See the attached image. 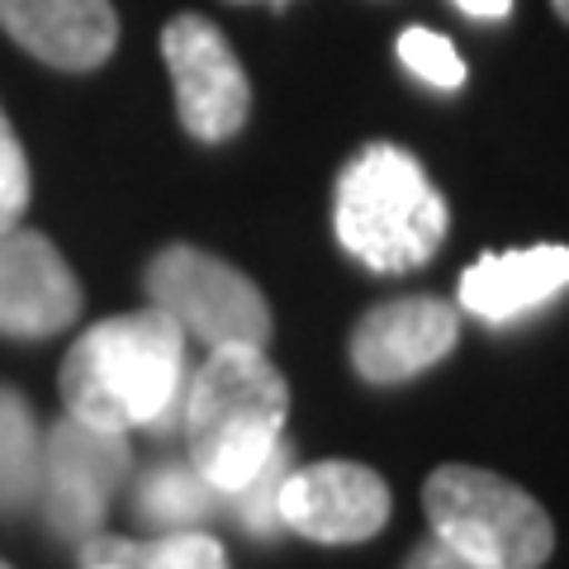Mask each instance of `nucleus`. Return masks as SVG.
<instances>
[{"mask_svg":"<svg viewBox=\"0 0 569 569\" xmlns=\"http://www.w3.org/2000/svg\"><path fill=\"white\" fill-rule=\"evenodd\" d=\"M58 380L67 418L104 432H167L186 399V332L152 305L104 318L67 351Z\"/></svg>","mask_w":569,"mask_h":569,"instance_id":"f257e3e1","label":"nucleus"},{"mask_svg":"<svg viewBox=\"0 0 569 569\" xmlns=\"http://www.w3.org/2000/svg\"><path fill=\"white\" fill-rule=\"evenodd\" d=\"M290 385L266 347H219L186 389L190 466L223 498L252 479L284 441Z\"/></svg>","mask_w":569,"mask_h":569,"instance_id":"f03ea898","label":"nucleus"},{"mask_svg":"<svg viewBox=\"0 0 569 569\" xmlns=\"http://www.w3.org/2000/svg\"><path fill=\"white\" fill-rule=\"evenodd\" d=\"M332 223L337 242L370 271H418L447 242V200L408 148L370 142L337 181Z\"/></svg>","mask_w":569,"mask_h":569,"instance_id":"7ed1b4c3","label":"nucleus"},{"mask_svg":"<svg viewBox=\"0 0 569 569\" xmlns=\"http://www.w3.org/2000/svg\"><path fill=\"white\" fill-rule=\"evenodd\" d=\"M432 537L479 569H541L556 550V522L522 485L479 470L437 466L422 485Z\"/></svg>","mask_w":569,"mask_h":569,"instance_id":"20e7f679","label":"nucleus"},{"mask_svg":"<svg viewBox=\"0 0 569 569\" xmlns=\"http://www.w3.org/2000/svg\"><path fill=\"white\" fill-rule=\"evenodd\" d=\"M148 299L176 328L209 351L219 347H266L271 342V305L238 266L209 257L200 247H162L148 261Z\"/></svg>","mask_w":569,"mask_h":569,"instance_id":"39448f33","label":"nucleus"},{"mask_svg":"<svg viewBox=\"0 0 569 569\" xmlns=\"http://www.w3.org/2000/svg\"><path fill=\"white\" fill-rule=\"evenodd\" d=\"M123 475H129V437L62 418L43 441L39 498L48 527L67 541H91Z\"/></svg>","mask_w":569,"mask_h":569,"instance_id":"423d86ee","label":"nucleus"},{"mask_svg":"<svg viewBox=\"0 0 569 569\" xmlns=\"http://www.w3.org/2000/svg\"><path fill=\"white\" fill-rule=\"evenodd\" d=\"M162 58L176 86V110L190 138L228 142L252 110V86L238 52L204 14H176L162 29Z\"/></svg>","mask_w":569,"mask_h":569,"instance_id":"0eeeda50","label":"nucleus"},{"mask_svg":"<svg viewBox=\"0 0 569 569\" xmlns=\"http://www.w3.org/2000/svg\"><path fill=\"white\" fill-rule=\"evenodd\" d=\"M280 527L305 541L356 546L370 541L389 522V485L356 460H318L284 475L280 485Z\"/></svg>","mask_w":569,"mask_h":569,"instance_id":"6e6552de","label":"nucleus"},{"mask_svg":"<svg viewBox=\"0 0 569 569\" xmlns=\"http://www.w3.org/2000/svg\"><path fill=\"white\" fill-rule=\"evenodd\" d=\"M460 337V309L447 299H385L351 328V366L370 385H403L447 361Z\"/></svg>","mask_w":569,"mask_h":569,"instance_id":"1a4fd4ad","label":"nucleus"},{"mask_svg":"<svg viewBox=\"0 0 569 569\" xmlns=\"http://www.w3.org/2000/svg\"><path fill=\"white\" fill-rule=\"evenodd\" d=\"M81 284L43 233L0 228V332L6 337H52L77 323Z\"/></svg>","mask_w":569,"mask_h":569,"instance_id":"9d476101","label":"nucleus"},{"mask_svg":"<svg viewBox=\"0 0 569 569\" xmlns=\"http://www.w3.org/2000/svg\"><path fill=\"white\" fill-rule=\"evenodd\" d=\"M0 29L58 71H96L119 43L110 0H0Z\"/></svg>","mask_w":569,"mask_h":569,"instance_id":"9b49d317","label":"nucleus"},{"mask_svg":"<svg viewBox=\"0 0 569 569\" xmlns=\"http://www.w3.org/2000/svg\"><path fill=\"white\" fill-rule=\"evenodd\" d=\"M569 290V247L541 242L522 252H489L460 276V309L485 323H512Z\"/></svg>","mask_w":569,"mask_h":569,"instance_id":"f8f14e48","label":"nucleus"},{"mask_svg":"<svg viewBox=\"0 0 569 569\" xmlns=\"http://www.w3.org/2000/svg\"><path fill=\"white\" fill-rule=\"evenodd\" d=\"M86 565H114V569H228L223 546L200 527L162 531L152 541H119V537H91L81 541Z\"/></svg>","mask_w":569,"mask_h":569,"instance_id":"ddd939ff","label":"nucleus"},{"mask_svg":"<svg viewBox=\"0 0 569 569\" xmlns=\"http://www.w3.org/2000/svg\"><path fill=\"white\" fill-rule=\"evenodd\" d=\"M43 437L24 395L0 385V512H20L39 498Z\"/></svg>","mask_w":569,"mask_h":569,"instance_id":"4468645a","label":"nucleus"},{"mask_svg":"<svg viewBox=\"0 0 569 569\" xmlns=\"http://www.w3.org/2000/svg\"><path fill=\"white\" fill-rule=\"evenodd\" d=\"M138 518L157 531H186L209 522L223 508V493L204 485L194 466H157L152 475H142L138 485Z\"/></svg>","mask_w":569,"mask_h":569,"instance_id":"2eb2a0df","label":"nucleus"},{"mask_svg":"<svg viewBox=\"0 0 569 569\" xmlns=\"http://www.w3.org/2000/svg\"><path fill=\"white\" fill-rule=\"evenodd\" d=\"M295 470V456H290V441H280V447L266 456V466L247 479V485L238 493H228L223 503L233 508V518L252 531V537H276L280 531V485H284V475Z\"/></svg>","mask_w":569,"mask_h":569,"instance_id":"dca6fc26","label":"nucleus"},{"mask_svg":"<svg viewBox=\"0 0 569 569\" xmlns=\"http://www.w3.org/2000/svg\"><path fill=\"white\" fill-rule=\"evenodd\" d=\"M399 62L413 71L418 81L437 86V91H460L466 86V62L451 39H441L432 29H403L399 33Z\"/></svg>","mask_w":569,"mask_h":569,"instance_id":"f3484780","label":"nucleus"},{"mask_svg":"<svg viewBox=\"0 0 569 569\" xmlns=\"http://www.w3.org/2000/svg\"><path fill=\"white\" fill-rule=\"evenodd\" d=\"M24 209H29V162L6 110H0V228H14Z\"/></svg>","mask_w":569,"mask_h":569,"instance_id":"a211bd4d","label":"nucleus"},{"mask_svg":"<svg viewBox=\"0 0 569 569\" xmlns=\"http://www.w3.org/2000/svg\"><path fill=\"white\" fill-rule=\"evenodd\" d=\"M403 569H479V565H470L466 556H456V550H451L447 541L427 537L422 546H413V556L403 560Z\"/></svg>","mask_w":569,"mask_h":569,"instance_id":"6ab92c4d","label":"nucleus"},{"mask_svg":"<svg viewBox=\"0 0 569 569\" xmlns=\"http://www.w3.org/2000/svg\"><path fill=\"white\" fill-rule=\"evenodd\" d=\"M466 14H475V20H508L512 14V0H456Z\"/></svg>","mask_w":569,"mask_h":569,"instance_id":"aec40b11","label":"nucleus"},{"mask_svg":"<svg viewBox=\"0 0 569 569\" xmlns=\"http://www.w3.org/2000/svg\"><path fill=\"white\" fill-rule=\"evenodd\" d=\"M550 6H556V14H560L565 24H569V0H550Z\"/></svg>","mask_w":569,"mask_h":569,"instance_id":"412c9836","label":"nucleus"},{"mask_svg":"<svg viewBox=\"0 0 569 569\" xmlns=\"http://www.w3.org/2000/svg\"><path fill=\"white\" fill-rule=\"evenodd\" d=\"M86 569H114V565H86Z\"/></svg>","mask_w":569,"mask_h":569,"instance_id":"4be33fe9","label":"nucleus"},{"mask_svg":"<svg viewBox=\"0 0 569 569\" xmlns=\"http://www.w3.org/2000/svg\"><path fill=\"white\" fill-rule=\"evenodd\" d=\"M0 569H10V565H6V560H0Z\"/></svg>","mask_w":569,"mask_h":569,"instance_id":"5701e85b","label":"nucleus"}]
</instances>
